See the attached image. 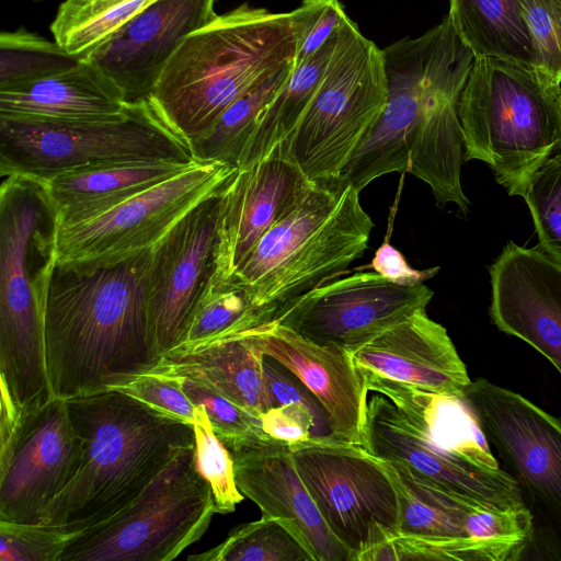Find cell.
Instances as JSON below:
<instances>
[{
	"label": "cell",
	"mask_w": 561,
	"mask_h": 561,
	"mask_svg": "<svg viewBox=\"0 0 561 561\" xmlns=\"http://www.w3.org/2000/svg\"><path fill=\"white\" fill-rule=\"evenodd\" d=\"M291 456L325 524L352 561L399 536L398 496L383 460L333 436L291 446Z\"/></svg>",
	"instance_id": "4fadbf2b"
},
{
	"label": "cell",
	"mask_w": 561,
	"mask_h": 561,
	"mask_svg": "<svg viewBox=\"0 0 561 561\" xmlns=\"http://www.w3.org/2000/svg\"><path fill=\"white\" fill-rule=\"evenodd\" d=\"M458 113L463 161L486 163L511 196L561 152V83L536 68L474 58Z\"/></svg>",
	"instance_id": "8992f818"
},
{
	"label": "cell",
	"mask_w": 561,
	"mask_h": 561,
	"mask_svg": "<svg viewBox=\"0 0 561 561\" xmlns=\"http://www.w3.org/2000/svg\"><path fill=\"white\" fill-rule=\"evenodd\" d=\"M447 15L474 58L535 68L522 0H449Z\"/></svg>",
	"instance_id": "4316f807"
},
{
	"label": "cell",
	"mask_w": 561,
	"mask_h": 561,
	"mask_svg": "<svg viewBox=\"0 0 561 561\" xmlns=\"http://www.w3.org/2000/svg\"><path fill=\"white\" fill-rule=\"evenodd\" d=\"M192 561H312L311 556L278 518L262 515L259 520L236 527L218 546Z\"/></svg>",
	"instance_id": "836d02e7"
},
{
	"label": "cell",
	"mask_w": 561,
	"mask_h": 561,
	"mask_svg": "<svg viewBox=\"0 0 561 561\" xmlns=\"http://www.w3.org/2000/svg\"><path fill=\"white\" fill-rule=\"evenodd\" d=\"M194 159L191 142L149 99L98 121L0 117V174L47 182L76 169L129 160Z\"/></svg>",
	"instance_id": "52a82bcc"
},
{
	"label": "cell",
	"mask_w": 561,
	"mask_h": 561,
	"mask_svg": "<svg viewBox=\"0 0 561 561\" xmlns=\"http://www.w3.org/2000/svg\"><path fill=\"white\" fill-rule=\"evenodd\" d=\"M553 1H556V2H557V3H559V4H561V0H553Z\"/></svg>",
	"instance_id": "bcb514c9"
},
{
	"label": "cell",
	"mask_w": 561,
	"mask_h": 561,
	"mask_svg": "<svg viewBox=\"0 0 561 561\" xmlns=\"http://www.w3.org/2000/svg\"><path fill=\"white\" fill-rule=\"evenodd\" d=\"M82 58L23 28L0 34V88L68 70Z\"/></svg>",
	"instance_id": "e575fe53"
},
{
	"label": "cell",
	"mask_w": 561,
	"mask_h": 561,
	"mask_svg": "<svg viewBox=\"0 0 561 561\" xmlns=\"http://www.w3.org/2000/svg\"><path fill=\"white\" fill-rule=\"evenodd\" d=\"M528 547L527 542L515 540L400 535L368 551L359 561H512L520 559Z\"/></svg>",
	"instance_id": "1f68e13d"
},
{
	"label": "cell",
	"mask_w": 561,
	"mask_h": 561,
	"mask_svg": "<svg viewBox=\"0 0 561 561\" xmlns=\"http://www.w3.org/2000/svg\"><path fill=\"white\" fill-rule=\"evenodd\" d=\"M172 376L178 378L191 401L205 409L214 433L227 449L270 438L265 435L257 415L231 402L198 379L183 375Z\"/></svg>",
	"instance_id": "d590c367"
},
{
	"label": "cell",
	"mask_w": 561,
	"mask_h": 561,
	"mask_svg": "<svg viewBox=\"0 0 561 561\" xmlns=\"http://www.w3.org/2000/svg\"><path fill=\"white\" fill-rule=\"evenodd\" d=\"M366 267L373 268L374 272L392 283L403 286L424 283L439 271L438 266L423 271L413 268L408 264L403 254L387 240L376 250L374 259Z\"/></svg>",
	"instance_id": "ee69618b"
},
{
	"label": "cell",
	"mask_w": 561,
	"mask_h": 561,
	"mask_svg": "<svg viewBox=\"0 0 561 561\" xmlns=\"http://www.w3.org/2000/svg\"><path fill=\"white\" fill-rule=\"evenodd\" d=\"M295 56L290 12L242 3L182 43L148 99L191 142L234 101L291 65Z\"/></svg>",
	"instance_id": "277c9868"
},
{
	"label": "cell",
	"mask_w": 561,
	"mask_h": 561,
	"mask_svg": "<svg viewBox=\"0 0 561 561\" xmlns=\"http://www.w3.org/2000/svg\"><path fill=\"white\" fill-rule=\"evenodd\" d=\"M193 426L197 468L209 484L215 513H231L244 497L236 482L232 457L214 433L204 408L202 420Z\"/></svg>",
	"instance_id": "74e56055"
},
{
	"label": "cell",
	"mask_w": 561,
	"mask_h": 561,
	"mask_svg": "<svg viewBox=\"0 0 561 561\" xmlns=\"http://www.w3.org/2000/svg\"><path fill=\"white\" fill-rule=\"evenodd\" d=\"M115 390L139 400L169 417L193 425L202 420L203 408L191 401L178 378L172 375L149 371Z\"/></svg>",
	"instance_id": "f35d334b"
},
{
	"label": "cell",
	"mask_w": 561,
	"mask_h": 561,
	"mask_svg": "<svg viewBox=\"0 0 561 561\" xmlns=\"http://www.w3.org/2000/svg\"><path fill=\"white\" fill-rule=\"evenodd\" d=\"M540 249L561 263V152L530 178L523 195Z\"/></svg>",
	"instance_id": "8d00e7d4"
},
{
	"label": "cell",
	"mask_w": 561,
	"mask_h": 561,
	"mask_svg": "<svg viewBox=\"0 0 561 561\" xmlns=\"http://www.w3.org/2000/svg\"><path fill=\"white\" fill-rule=\"evenodd\" d=\"M157 0H65L50 32L69 54L84 59Z\"/></svg>",
	"instance_id": "4dcf8cb0"
},
{
	"label": "cell",
	"mask_w": 561,
	"mask_h": 561,
	"mask_svg": "<svg viewBox=\"0 0 561 561\" xmlns=\"http://www.w3.org/2000/svg\"><path fill=\"white\" fill-rule=\"evenodd\" d=\"M264 357L245 334L237 332L179 345L163 354L151 371L198 379L259 416L276 405Z\"/></svg>",
	"instance_id": "d4e9b609"
},
{
	"label": "cell",
	"mask_w": 561,
	"mask_h": 561,
	"mask_svg": "<svg viewBox=\"0 0 561 561\" xmlns=\"http://www.w3.org/2000/svg\"><path fill=\"white\" fill-rule=\"evenodd\" d=\"M386 466L398 496L399 536L468 537L466 517L481 507L417 480L402 466Z\"/></svg>",
	"instance_id": "f1b7e54d"
},
{
	"label": "cell",
	"mask_w": 561,
	"mask_h": 561,
	"mask_svg": "<svg viewBox=\"0 0 561 561\" xmlns=\"http://www.w3.org/2000/svg\"><path fill=\"white\" fill-rule=\"evenodd\" d=\"M67 536L44 524L0 520V560L59 561Z\"/></svg>",
	"instance_id": "b9f144b4"
},
{
	"label": "cell",
	"mask_w": 561,
	"mask_h": 561,
	"mask_svg": "<svg viewBox=\"0 0 561 561\" xmlns=\"http://www.w3.org/2000/svg\"><path fill=\"white\" fill-rule=\"evenodd\" d=\"M382 50L387 104L340 178L358 192L382 175L408 171L414 134L426 103L444 87L468 79L474 61L448 15L420 37H404Z\"/></svg>",
	"instance_id": "30bf717a"
},
{
	"label": "cell",
	"mask_w": 561,
	"mask_h": 561,
	"mask_svg": "<svg viewBox=\"0 0 561 561\" xmlns=\"http://www.w3.org/2000/svg\"><path fill=\"white\" fill-rule=\"evenodd\" d=\"M151 251L87 271L56 263L44 307L55 398L116 389L159 364L148 298Z\"/></svg>",
	"instance_id": "6da1fadb"
},
{
	"label": "cell",
	"mask_w": 561,
	"mask_h": 561,
	"mask_svg": "<svg viewBox=\"0 0 561 561\" xmlns=\"http://www.w3.org/2000/svg\"><path fill=\"white\" fill-rule=\"evenodd\" d=\"M534 48L535 68L561 83V4L522 0Z\"/></svg>",
	"instance_id": "ab89813d"
},
{
	"label": "cell",
	"mask_w": 561,
	"mask_h": 561,
	"mask_svg": "<svg viewBox=\"0 0 561 561\" xmlns=\"http://www.w3.org/2000/svg\"><path fill=\"white\" fill-rule=\"evenodd\" d=\"M274 363L272 357H264V366L276 405L305 404L328 421L321 405L300 379L282 364H279L280 368H276Z\"/></svg>",
	"instance_id": "f6af8a7d"
},
{
	"label": "cell",
	"mask_w": 561,
	"mask_h": 561,
	"mask_svg": "<svg viewBox=\"0 0 561 561\" xmlns=\"http://www.w3.org/2000/svg\"><path fill=\"white\" fill-rule=\"evenodd\" d=\"M362 446L474 506L506 510L525 505L518 483L493 457H473L438 446L380 393L367 399Z\"/></svg>",
	"instance_id": "9a60e30c"
},
{
	"label": "cell",
	"mask_w": 561,
	"mask_h": 561,
	"mask_svg": "<svg viewBox=\"0 0 561 561\" xmlns=\"http://www.w3.org/2000/svg\"><path fill=\"white\" fill-rule=\"evenodd\" d=\"M224 186L194 206L152 248L149 313L161 357L181 343L193 308L213 274Z\"/></svg>",
	"instance_id": "e0dca14e"
},
{
	"label": "cell",
	"mask_w": 561,
	"mask_h": 561,
	"mask_svg": "<svg viewBox=\"0 0 561 561\" xmlns=\"http://www.w3.org/2000/svg\"><path fill=\"white\" fill-rule=\"evenodd\" d=\"M81 462V439L65 399L0 426V520L39 524L45 505L73 480Z\"/></svg>",
	"instance_id": "2e32d148"
},
{
	"label": "cell",
	"mask_w": 561,
	"mask_h": 561,
	"mask_svg": "<svg viewBox=\"0 0 561 561\" xmlns=\"http://www.w3.org/2000/svg\"><path fill=\"white\" fill-rule=\"evenodd\" d=\"M374 227L351 183L313 182L231 277L268 320L285 302L344 274L367 250Z\"/></svg>",
	"instance_id": "5b68a950"
},
{
	"label": "cell",
	"mask_w": 561,
	"mask_h": 561,
	"mask_svg": "<svg viewBox=\"0 0 561 561\" xmlns=\"http://www.w3.org/2000/svg\"><path fill=\"white\" fill-rule=\"evenodd\" d=\"M433 296L424 283L403 286L374 271L359 272L331 279L285 302L270 319L311 342L335 345L352 355L426 309Z\"/></svg>",
	"instance_id": "5bb4252c"
},
{
	"label": "cell",
	"mask_w": 561,
	"mask_h": 561,
	"mask_svg": "<svg viewBox=\"0 0 561 561\" xmlns=\"http://www.w3.org/2000/svg\"><path fill=\"white\" fill-rule=\"evenodd\" d=\"M0 185L1 400L26 412L53 400L44 307L56 265L59 211L46 183L5 174Z\"/></svg>",
	"instance_id": "3957f363"
},
{
	"label": "cell",
	"mask_w": 561,
	"mask_h": 561,
	"mask_svg": "<svg viewBox=\"0 0 561 561\" xmlns=\"http://www.w3.org/2000/svg\"><path fill=\"white\" fill-rule=\"evenodd\" d=\"M290 15L296 37L294 68L311 57L347 16L339 0H300Z\"/></svg>",
	"instance_id": "60d3db41"
},
{
	"label": "cell",
	"mask_w": 561,
	"mask_h": 561,
	"mask_svg": "<svg viewBox=\"0 0 561 561\" xmlns=\"http://www.w3.org/2000/svg\"><path fill=\"white\" fill-rule=\"evenodd\" d=\"M466 535L477 539H500L533 542L534 517L526 505L490 510L474 508L465 523Z\"/></svg>",
	"instance_id": "7bdbcfd3"
},
{
	"label": "cell",
	"mask_w": 561,
	"mask_h": 561,
	"mask_svg": "<svg viewBox=\"0 0 561 561\" xmlns=\"http://www.w3.org/2000/svg\"><path fill=\"white\" fill-rule=\"evenodd\" d=\"M312 183L284 147L248 168L237 169L220 195L211 276L230 278Z\"/></svg>",
	"instance_id": "ac0fdd59"
},
{
	"label": "cell",
	"mask_w": 561,
	"mask_h": 561,
	"mask_svg": "<svg viewBox=\"0 0 561 561\" xmlns=\"http://www.w3.org/2000/svg\"><path fill=\"white\" fill-rule=\"evenodd\" d=\"M67 404L82 462L39 516V524L66 535L121 512L179 451L195 445L193 424L115 389L67 399Z\"/></svg>",
	"instance_id": "7a4b0ae2"
},
{
	"label": "cell",
	"mask_w": 561,
	"mask_h": 561,
	"mask_svg": "<svg viewBox=\"0 0 561 561\" xmlns=\"http://www.w3.org/2000/svg\"><path fill=\"white\" fill-rule=\"evenodd\" d=\"M128 105L119 88L90 61L0 88V117L39 121L114 118Z\"/></svg>",
	"instance_id": "cb8c5ba5"
},
{
	"label": "cell",
	"mask_w": 561,
	"mask_h": 561,
	"mask_svg": "<svg viewBox=\"0 0 561 561\" xmlns=\"http://www.w3.org/2000/svg\"><path fill=\"white\" fill-rule=\"evenodd\" d=\"M460 398L518 483L534 517L533 542L561 559V422L483 378L471 381Z\"/></svg>",
	"instance_id": "8fae6325"
},
{
	"label": "cell",
	"mask_w": 561,
	"mask_h": 561,
	"mask_svg": "<svg viewBox=\"0 0 561 561\" xmlns=\"http://www.w3.org/2000/svg\"><path fill=\"white\" fill-rule=\"evenodd\" d=\"M363 380L385 379L446 397H462L471 380L447 330L426 309L352 354Z\"/></svg>",
	"instance_id": "603a6c76"
},
{
	"label": "cell",
	"mask_w": 561,
	"mask_h": 561,
	"mask_svg": "<svg viewBox=\"0 0 561 561\" xmlns=\"http://www.w3.org/2000/svg\"><path fill=\"white\" fill-rule=\"evenodd\" d=\"M262 321L245 290L232 277L218 279L210 275L193 308L179 345L240 332Z\"/></svg>",
	"instance_id": "d6a6232c"
},
{
	"label": "cell",
	"mask_w": 561,
	"mask_h": 561,
	"mask_svg": "<svg viewBox=\"0 0 561 561\" xmlns=\"http://www.w3.org/2000/svg\"><path fill=\"white\" fill-rule=\"evenodd\" d=\"M240 332L310 390L334 438L362 446L368 390L350 353L311 342L271 319Z\"/></svg>",
	"instance_id": "44dd1931"
},
{
	"label": "cell",
	"mask_w": 561,
	"mask_h": 561,
	"mask_svg": "<svg viewBox=\"0 0 561 561\" xmlns=\"http://www.w3.org/2000/svg\"><path fill=\"white\" fill-rule=\"evenodd\" d=\"M388 101L383 50L348 16L300 123L284 146L314 183L336 181Z\"/></svg>",
	"instance_id": "ba28073f"
},
{
	"label": "cell",
	"mask_w": 561,
	"mask_h": 561,
	"mask_svg": "<svg viewBox=\"0 0 561 561\" xmlns=\"http://www.w3.org/2000/svg\"><path fill=\"white\" fill-rule=\"evenodd\" d=\"M294 71V62L228 106L211 127L191 141L194 159L237 168L257 117Z\"/></svg>",
	"instance_id": "f546056e"
},
{
	"label": "cell",
	"mask_w": 561,
	"mask_h": 561,
	"mask_svg": "<svg viewBox=\"0 0 561 561\" xmlns=\"http://www.w3.org/2000/svg\"><path fill=\"white\" fill-rule=\"evenodd\" d=\"M217 1L157 0L84 59L108 77L127 102L148 99L182 43L218 15Z\"/></svg>",
	"instance_id": "ffe728a7"
},
{
	"label": "cell",
	"mask_w": 561,
	"mask_h": 561,
	"mask_svg": "<svg viewBox=\"0 0 561 561\" xmlns=\"http://www.w3.org/2000/svg\"><path fill=\"white\" fill-rule=\"evenodd\" d=\"M237 168L196 162L178 175L88 218L58 222L56 263L80 271L111 266L152 249L194 206L219 191Z\"/></svg>",
	"instance_id": "7c38bea8"
},
{
	"label": "cell",
	"mask_w": 561,
	"mask_h": 561,
	"mask_svg": "<svg viewBox=\"0 0 561 561\" xmlns=\"http://www.w3.org/2000/svg\"><path fill=\"white\" fill-rule=\"evenodd\" d=\"M240 492L262 515L284 522L312 561H352L325 524L291 456V446L268 439L228 448Z\"/></svg>",
	"instance_id": "7402d4cb"
},
{
	"label": "cell",
	"mask_w": 561,
	"mask_h": 561,
	"mask_svg": "<svg viewBox=\"0 0 561 561\" xmlns=\"http://www.w3.org/2000/svg\"><path fill=\"white\" fill-rule=\"evenodd\" d=\"M489 272L493 323L531 345L561 374V263L539 245L508 241Z\"/></svg>",
	"instance_id": "d6986e66"
},
{
	"label": "cell",
	"mask_w": 561,
	"mask_h": 561,
	"mask_svg": "<svg viewBox=\"0 0 561 561\" xmlns=\"http://www.w3.org/2000/svg\"><path fill=\"white\" fill-rule=\"evenodd\" d=\"M198 161L173 159L102 163L60 173L46 183L60 222L88 218L167 181Z\"/></svg>",
	"instance_id": "484cf974"
},
{
	"label": "cell",
	"mask_w": 561,
	"mask_h": 561,
	"mask_svg": "<svg viewBox=\"0 0 561 561\" xmlns=\"http://www.w3.org/2000/svg\"><path fill=\"white\" fill-rule=\"evenodd\" d=\"M342 25V24H341ZM340 27L305 62L294 68L284 87L257 117L237 169L248 168L285 146L309 107L333 56Z\"/></svg>",
	"instance_id": "83f0119b"
},
{
	"label": "cell",
	"mask_w": 561,
	"mask_h": 561,
	"mask_svg": "<svg viewBox=\"0 0 561 561\" xmlns=\"http://www.w3.org/2000/svg\"><path fill=\"white\" fill-rule=\"evenodd\" d=\"M214 514L193 445L179 451L128 506L69 534L59 561H171L202 538Z\"/></svg>",
	"instance_id": "9c48e42d"
}]
</instances>
